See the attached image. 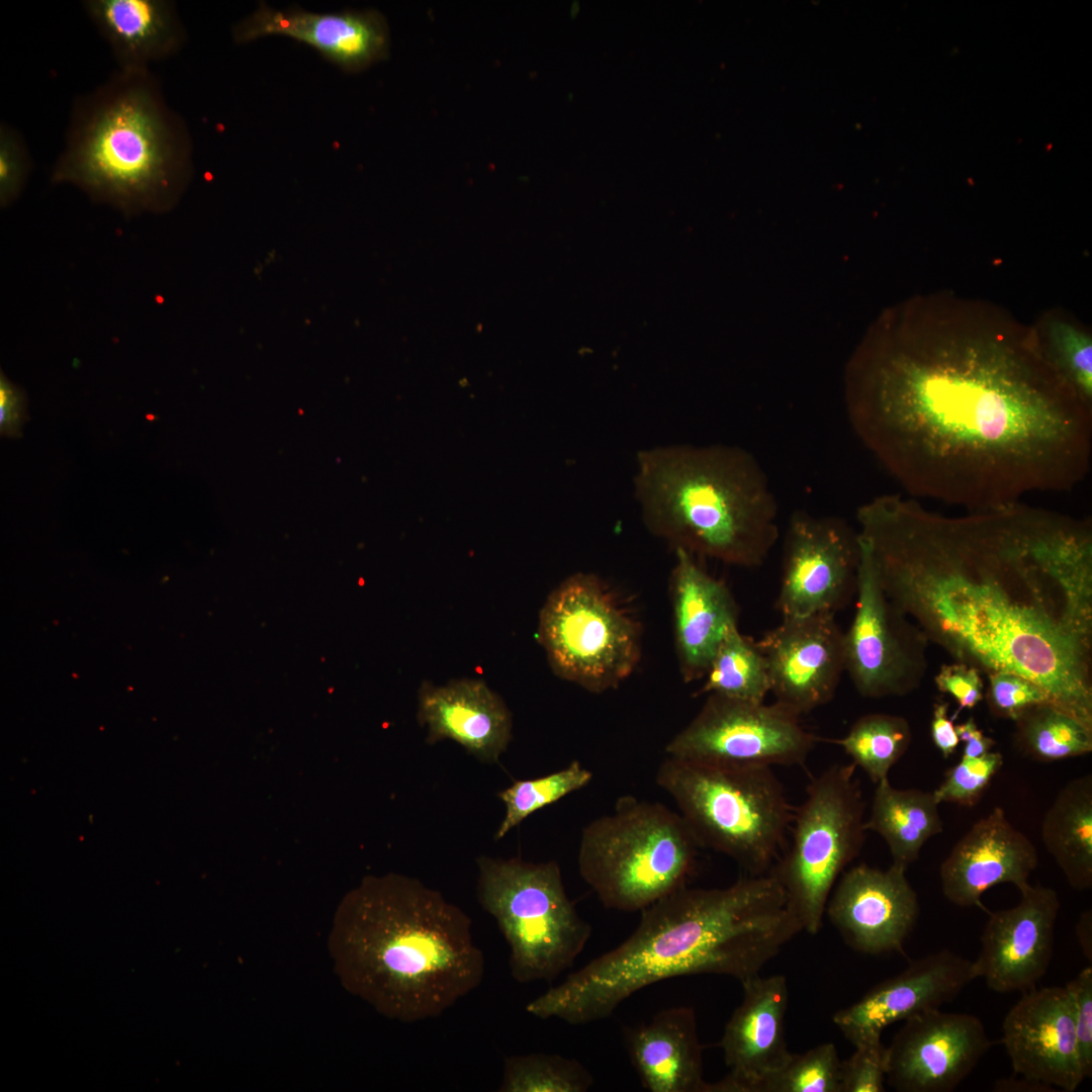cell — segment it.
I'll list each match as a JSON object with an SVG mask.
<instances>
[{"label":"cell","mask_w":1092,"mask_h":1092,"mask_svg":"<svg viewBox=\"0 0 1092 1092\" xmlns=\"http://www.w3.org/2000/svg\"><path fill=\"white\" fill-rule=\"evenodd\" d=\"M843 391L855 436L913 498L995 510L1090 470L1092 406L1025 338L921 331L899 309L853 351Z\"/></svg>","instance_id":"6da1fadb"},{"label":"cell","mask_w":1092,"mask_h":1092,"mask_svg":"<svg viewBox=\"0 0 1092 1092\" xmlns=\"http://www.w3.org/2000/svg\"><path fill=\"white\" fill-rule=\"evenodd\" d=\"M888 599L956 661L1035 682L1092 728V526L1022 502L945 516L879 495L856 510Z\"/></svg>","instance_id":"7a4b0ae2"},{"label":"cell","mask_w":1092,"mask_h":1092,"mask_svg":"<svg viewBox=\"0 0 1092 1092\" xmlns=\"http://www.w3.org/2000/svg\"><path fill=\"white\" fill-rule=\"evenodd\" d=\"M800 931L769 872L747 874L725 888L685 886L643 909L623 942L525 1009L580 1025L608 1018L630 996L666 979L708 974L741 982L758 975Z\"/></svg>","instance_id":"3957f363"},{"label":"cell","mask_w":1092,"mask_h":1092,"mask_svg":"<svg viewBox=\"0 0 1092 1092\" xmlns=\"http://www.w3.org/2000/svg\"><path fill=\"white\" fill-rule=\"evenodd\" d=\"M341 985L381 1015L434 1018L479 986L484 956L471 920L419 879H368L347 899L328 935Z\"/></svg>","instance_id":"277c9868"},{"label":"cell","mask_w":1092,"mask_h":1092,"mask_svg":"<svg viewBox=\"0 0 1092 1092\" xmlns=\"http://www.w3.org/2000/svg\"><path fill=\"white\" fill-rule=\"evenodd\" d=\"M633 483L647 529L697 558L756 568L779 539L776 495L759 462L742 447L640 450Z\"/></svg>","instance_id":"5b68a950"},{"label":"cell","mask_w":1092,"mask_h":1092,"mask_svg":"<svg viewBox=\"0 0 1092 1092\" xmlns=\"http://www.w3.org/2000/svg\"><path fill=\"white\" fill-rule=\"evenodd\" d=\"M190 159L187 133L150 69L117 70L75 102L55 182L126 210L167 205Z\"/></svg>","instance_id":"8992f818"},{"label":"cell","mask_w":1092,"mask_h":1092,"mask_svg":"<svg viewBox=\"0 0 1092 1092\" xmlns=\"http://www.w3.org/2000/svg\"><path fill=\"white\" fill-rule=\"evenodd\" d=\"M655 779L700 846L729 856L748 875L769 872L794 812L771 766L666 756Z\"/></svg>","instance_id":"52a82bcc"},{"label":"cell","mask_w":1092,"mask_h":1092,"mask_svg":"<svg viewBox=\"0 0 1092 1092\" xmlns=\"http://www.w3.org/2000/svg\"><path fill=\"white\" fill-rule=\"evenodd\" d=\"M699 847L678 812L625 796L583 828L578 870L606 908L642 911L687 886Z\"/></svg>","instance_id":"ba28073f"},{"label":"cell","mask_w":1092,"mask_h":1092,"mask_svg":"<svg viewBox=\"0 0 1092 1092\" xmlns=\"http://www.w3.org/2000/svg\"><path fill=\"white\" fill-rule=\"evenodd\" d=\"M477 898L509 947L511 976L521 984L552 982L569 969L592 936L565 891L555 860L481 855Z\"/></svg>","instance_id":"9c48e42d"},{"label":"cell","mask_w":1092,"mask_h":1092,"mask_svg":"<svg viewBox=\"0 0 1092 1092\" xmlns=\"http://www.w3.org/2000/svg\"><path fill=\"white\" fill-rule=\"evenodd\" d=\"M856 766L837 763L814 777L793 812L791 840L769 873L802 930L816 934L829 896L864 842V800Z\"/></svg>","instance_id":"30bf717a"},{"label":"cell","mask_w":1092,"mask_h":1092,"mask_svg":"<svg viewBox=\"0 0 1092 1092\" xmlns=\"http://www.w3.org/2000/svg\"><path fill=\"white\" fill-rule=\"evenodd\" d=\"M538 639L559 677L596 694L617 688L641 654L637 623L590 573L573 574L550 594Z\"/></svg>","instance_id":"8fae6325"},{"label":"cell","mask_w":1092,"mask_h":1092,"mask_svg":"<svg viewBox=\"0 0 1092 1092\" xmlns=\"http://www.w3.org/2000/svg\"><path fill=\"white\" fill-rule=\"evenodd\" d=\"M819 738L777 703L707 696L665 746L666 756L748 765H802Z\"/></svg>","instance_id":"7c38bea8"},{"label":"cell","mask_w":1092,"mask_h":1092,"mask_svg":"<svg viewBox=\"0 0 1092 1092\" xmlns=\"http://www.w3.org/2000/svg\"><path fill=\"white\" fill-rule=\"evenodd\" d=\"M928 643L923 631L884 594L860 544L855 613L844 631L845 672L856 692L881 699L917 690L927 670Z\"/></svg>","instance_id":"4fadbf2b"},{"label":"cell","mask_w":1092,"mask_h":1092,"mask_svg":"<svg viewBox=\"0 0 1092 1092\" xmlns=\"http://www.w3.org/2000/svg\"><path fill=\"white\" fill-rule=\"evenodd\" d=\"M859 563L858 532L845 520L795 511L784 537L776 610L782 618L835 615L856 597Z\"/></svg>","instance_id":"5bb4252c"},{"label":"cell","mask_w":1092,"mask_h":1092,"mask_svg":"<svg viewBox=\"0 0 1092 1092\" xmlns=\"http://www.w3.org/2000/svg\"><path fill=\"white\" fill-rule=\"evenodd\" d=\"M756 642L775 703L802 717L832 701L845 672L844 631L834 614L784 617Z\"/></svg>","instance_id":"9a60e30c"},{"label":"cell","mask_w":1092,"mask_h":1092,"mask_svg":"<svg viewBox=\"0 0 1092 1092\" xmlns=\"http://www.w3.org/2000/svg\"><path fill=\"white\" fill-rule=\"evenodd\" d=\"M982 1020L931 1009L904 1020L887 1046L886 1082L899 1092H950L992 1046Z\"/></svg>","instance_id":"2e32d148"},{"label":"cell","mask_w":1092,"mask_h":1092,"mask_svg":"<svg viewBox=\"0 0 1092 1092\" xmlns=\"http://www.w3.org/2000/svg\"><path fill=\"white\" fill-rule=\"evenodd\" d=\"M1014 907L988 912L981 949L972 962L975 978L998 993L1026 992L1045 975L1060 910L1058 893L1041 885L1019 891Z\"/></svg>","instance_id":"e0dca14e"},{"label":"cell","mask_w":1092,"mask_h":1092,"mask_svg":"<svg viewBox=\"0 0 1092 1092\" xmlns=\"http://www.w3.org/2000/svg\"><path fill=\"white\" fill-rule=\"evenodd\" d=\"M919 912L906 869L893 863L887 870L860 863L844 871L825 909L845 942L867 954L903 951Z\"/></svg>","instance_id":"ac0fdd59"},{"label":"cell","mask_w":1092,"mask_h":1092,"mask_svg":"<svg viewBox=\"0 0 1092 1092\" xmlns=\"http://www.w3.org/2000/svg\"><path fill=\"white\" fill-rule=\"evenodd\" d=\"M1002 1042L1014 1076L1067 1091L1085 1079L1077 1044L1074 1004L1066 986L1022 993L1003 1020Z\"/></svg>","instance_id":"d6986e66"},{"label":"cell","mask_w":1092,"mask_h":1092,"mask_svg":"<svg viewBox=\"0 0 1092 1092\" xmlns=\"http://www.w3.org/2000/svg\"><path fill=\"white\" fill-rule=\"evenodd\" d=\"M971 961L949 949L913 960L900 974L869 990L833 1015V1023L853 1045L900 1020L952 1001L975 980Z\"/></svg>","instance_id":"ffe728a7"},{"label":"cell","mask_w":1092,"mask_h":1092,"mask_svg":"<svg viewBox=\"0 0 1092 1092\" xmlns=\"http://www.w3.org/2000/svg\"><path fill=\"white\" fill-rule=\"evenodd\" d=\"M743 998L727 1021L719 1045L728 1074L710 1092H756L791 1058L785 1037L787 978L759 974L740 982Z\"/></svg>","instance_id":"44dd1931"},{"label":"cell","mask_w":1092,"mask_h":1092,"mask_svg":"<svg viewBox=\"0 0 1092 1092\" xmlns=\"http://www.w3.org/2000/svg\"><path fill=\"white\" fill-rule=\"evenodd\" d=\"M237 43L279 35L292 38L317 51L346 72H360L387 58L389 29L376 10L311 12L301 9L277 10L265 3L232 30Z\"/></svg>","instance_id":"7402d4cb"},{"label":"cell","mask_w":1092,"mask_h":1092,"mask_svg":"<svg viewBox=\"0 0 1092 1092\" xmlns=\"http://www.w3.org/2000/svg\"><path fill=\"white\" fill-rule=\"evenodd\" d=\"M1038 863L1034 844L1016 829L1001 807L979 819L956 843L939 870L944 897L961 907L989 912L982 896L1000 884L1019 891Z\"/></svg>","instance_id":"603a6c76"},{"label":"cell","mask_w":1092,"mask_h":1092,"mask_svg":"<svg viewBox=\"0 0 1092 1092\" xmlns=\"http://www.w3.org/2000/svg\"><path fill=\"white\" fill-rule=\"evenodd\" d=\"M670 576L673 633L679 672L686 682L705 677L726 632L738 625L739 608L727 585L698 558L674 549Z\"/></svg>","instance_id":"cb8c5ba5"},{"label":"cell","mask_w":1092,"mask_h":1092,"mask_svg":"<svg viewBox=\"0 0 1092 1092\" xmlns=\"http://www.w3.org/2000/svg\"><path fill=\"white\" fill-rule=\"evenodd\" d=\"M418 720L427 742L450 739L485 763H497L512 740V714L504 700L480 679L425 681L419 690Z\"/></svg>","instance_id":"d4e9b609"},{"label":"cell","mask_w":1092,"mask_h":1092,"mask_svg":"<svg viewBox=\"0 0 1092 1092\" xmlns=\"http://www.w3.org/2000/svg\"><path fill=\"white\" fill-rule=\"evenodd\" d=\"M624 1043L641 1084L650 1092H710L703 1078V1048L695 1010L664 1009L647 1023L623 1030Z\"/></svg>","instance_id":"484cf974"},{"label":"cell","mask_w":1092,"mask_h":1092,"mask_svg":"<svg viewBox=\"0 0 1092 1092\" xmlns=\"http://www.w3.org/2000/svg\"><path fill=\"white\" fill-rule=\"evenodd\" d=\"M83 6L119 70L150 69L183 43L184 31L171 1L86 0Z\"/></svg>","instance_id":"4316f807"},{"label":"cell","mask_w":1092,"mask_h":1092,"mask_svg":"<svg viewBox=\"0 0 1092 1092\" xmlns=\"http://www.w3.org/2000/svg\"><path fill=\"white\" fill-rule=\"evenodd\" d=\"M1041 839L1069 885L1092 887V776L1071 780L1057 794L1041 823Z\"/></svg>","instance_id":"83f0119b"},{"label":"cell","mask_w":1092,"mask_h":1092,"mask_svg":"<svg viewBox=\"0 0 1092 1092\" xmlns=\"http://www.w3.org/2000/svg\"><path fill=\"white\" fill-rule=\"evenodd\" d=\"M933 793L897 789L889 778L876 784L871 814L864 829L886 841L893 864L907 868L919 858L923 845L943 831V821Z\"/></svg>","instance_id":"f1b7e54d"},{"label":"cell","mask_w":1092,"mask_h":1092,"mask_svg":"<svg viewBox=\"0 0 1092 1092\" xmlns=\"http://www.w3.org/2000/svg\"><path fill=\"white\" fill-rule=\"evenodd\" d=\"M704 678L699 695L763 703L769 694L764 657L756 640L743 635L738 625L724 635Z\"/></svg>","instance_id":"f546056e"},{"label":"cell","mask_w":1092,"mask_h":1092,"mask_svg":"<svg viewBox=\"0 0 1092 1092\" xmlns=\"http://www.w3.org/2000/svg\"><path fill=\"white\" fill-rule=\"evenodd\" d=\"M1014 722L1015 744L1032 759L1051 762L1092 751V728L1050 703L1027 709Z\"/></svg>","instance_id":"4dcf8cb0"},{"label":"cell","mask_w":1092,"mask_h":1092,"mask_svg":"<svg viewBox=\"0 0 1092 1092\" xmlns=\"http://www.w3.org/2000/svg\"><path fill=\"white\" fill-rule=\"evenodd\" d=\"M912 740L909 722L901 716L870 713L859 717L840 738L828 741L839 745L874 784L889 778V771L906 753Z\"/></svg>","instance_id":"1f68e13d"},{"label":"cell","mask_w":1092,"mask_h":1092,"mask_svg":"<svg viewBox=\"0 0 1092 1092\" xmlns=\"http://www.w3.org/2000/svg\"><path fill=\"white\" fill-rule=\"evenodd\" d=\"M594 1084L592 1073L577 1060L534 1053L504 1060L500 1092H585Z\"/></svg>","instance_id":"d6a6232c"},{"label":"cell","mask_w":1092,"mask_h":1092,"mask_svg":"<svg viewBox=\"0 0 1092 1092\" xmlns=\"http://www.w3.org/2000/svg\"><path fill=\"white\" fill-rule=\"evenodd\" d=\"M593 779V772L577 760L552 774L518 780L498 793L506 812L494 838L502 839L514 827L531 814L551 805L572 792L584 788Z\"/></svg>","instance_id":"836d02e7"},{"label":"cell","mask_w":1092,"mask_h":1092,"mask_svg":"<svg viewBox=\"0 0 1092 1092\" xmlns=\"http://www.w3.org/2000/svg\"><path fill=\"white\" fill-rule=\"evenodd\" d=\"M756 1092H840V1060L836 1046L826 1042L803 1054H792Z\"/></svg>","instance_id":"e575fe53"},{"label":"cell","mask_w":1092,"mask_h":1092,"mask_svg":"<svg viewBox=\"0 0 1092 1092\" xmlns=\"http://www.w3.org/2000/svg\"><path fill=\"white\" fill-rule=\"evenodd\" d=\"M1042 352L1066 383L1092 405V339L1071 324L1056 321L1048 331Z\"/></svg>","instance_id":"d590c367"},{"label":"cell","mask_w":1092,"mask_h":1092,"mask_svg":"<svg viewBox=\"0 0 1092 1092\" xmlns=\"http://www.w3.org/2000/svg\"><path fill=\"white\" fill-rule=\"evenodd\" d=\"M1002 765L1003 756L999 751H990L974 758L962 756L956 765L947 769L943 781L932 793L938 804L973 807Z\"/></svg>","instance_id":"8d00e7d4"},{"label":"cell","mask_w":1092,"mask_h":1092,"mask_svg":"<svg viewBox=\"0 0 1092 1092\" xmlns=\"http://www.w3.org/2000/svg\"><path fill=\"white\" fill-rule=\"evenodd\" d=\"M854 1048L853 1054L840 1062V1092H884L887 1046L881 1036L870 1037Z\"/></svg>","instance_id":"74e56055"},{"label":"cell","mask_w":1092,"mask_h":1092,"mask_svg":"<svg viewBox=\"0 0 1092 1092\" xmlns=\"http://www.w3.org/2000/svg\"><path fill=\"white\" fill-rule=\"evenodd\" d=\"M986 700L990 712L1015 721L1027 709L1050 703L1048 695L1030 679L1013 672L995 671L988 674Z\"/></svg>","instance_id":"f35d334b"},{"label":"cell","mask_w":1092,"mask_h":1092,"mask_svg":"<svg viewBox=\"0 0 1092 1092\" xmlns=\"http://www.w3.org/2000/svg\"><path fill=\"white\" fill-rule=\"evenodd\" d=\"M31 168V157L22 135L11 125H0V199L7 205L17 197Z\"/></svg>","instance_id":"ab89813d"},{"label":"cell","mask_w":1092,"mask_h":1092,"mask_svg":"<svg viewBox=\"0 0 1092 1092\" xmlns=\"http://www.w3.org/2000/svg\"><path fill=\"white\" fill-rule=\"evenodd\" d=\"M1066 988L1074 1004L1075 1031L1084 1078L1092 1076V968L1083 969Z\"/></svg>","instance_id":"60d3db41"},{"label":"cell","mask_w":1092,"mask_h":1092,"mask_svg":"<svg viewBox=\"0 0 1092 1092\" xmlns=\"http://www.w3.org/2000/svg\"><path fill=\"white\" fill-rule=\"evenodd\" d=\"M934 681L939 692L952 696L960 710H971L984 698L981 672L963 662L941 665Z\"/></svg>","instance_id":"b9f144b4"},{"label":"cell","mask_w":1092,"mask_h":1092,"mask_svg":"<svg viewBox=\"0 0 1092 1092\" xmlns=\"http://www.w3.org/2000/svg\"><path fill=\"white\" fill-rule=\"evenodd\" d=\"M948 708L947 702L942 700L936 702L933 705L930 722L932 742L944 758L951 756L961 742L953 724V718L948 716Z\"/></svg>","instance_id":"7bdbcfd3"},{"label":"cell","mask_w":1092,"mask_h":1092,"mask_svg":"<svg viewBox=\"0 0 1092 1092\" xmlns=\"http://www.w3.org/2000/svg\"><path fill=\"white\" fill-rule=\"evenodd\" d=\"M23 401L19 390L5 378L0 382V427L4 435H15L23 422Z\"/></svg>","instance_id":"ee69618b"},{"label":"cell","mask_w":1092,"mask_h":1092,"mask_svg":"<svg viewBox=\"0 0 1092 1092\" xmlns=\"http://www.w3.org/2000/svg\"><path fill=\"white\" fill-rule=\"evenodd\" d=\"M956 730L960 741L964 742L962 756L980 757L992 751L996 744L993 738L986 736L978 727L973 717H970L964 723L956 725Z\"/></svg>","instance_id":"f6af8a7d"},{"label":"cell","mask_w":1092,"mask_h":1092,"mask_svg":"<svg viewBox=\"0 0 1092 1092\" xmlns=\"http://www.w3.org/2000/svg\"><path fill=\"white\" fill-rule=\"evenodd\" d=\"M993 1091L998 1092H1053L1056 1089L1048 1084L1020 1076L996 1081Z\"/></svg>","instance_id":"bcb514c9"},{"label":"cell","mask_w":1092,"mask_h":1092,"mask_svg":"<svg viewBox=\"0 0 1092 1092\" xmlns=\"http://www.w3.org/2000/svg\"><path fill=\"white\" fill-rule=\"evenodd\" d=\"M1091 910L1084 911L1076 925V932L1082 951L1086 958L1091 961L1092 958V945H1091V926H1092Z\"/></svg>","instance_id":"7dc6e473"}]
</instances>
